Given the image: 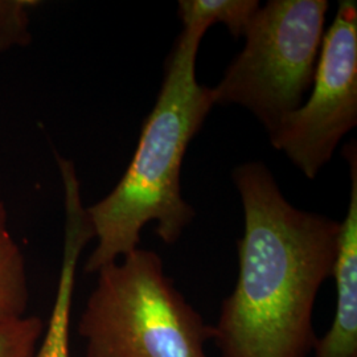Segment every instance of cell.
Returning a JSON list of instances; mask_svg holds the SVG:
<instances>
[{
    "label": "cell",
    "mask_w": 357,
    "mask_h": 357,
    "mask_svg": "<svg viewBox=\"0 0 357 357\" xmlns=\"http://www.w3.org/2000/svg\"><path fill=\"white\" fill-rule=\"evenodd\" d=\"M245 229L238 278L213 327L221 357H307L318 337L312 314L332 277L340 222L295 208L262 162L233 171Z\"/></svg>",
    "instance_id": "6da1fadb"
},
{
    "label": "cell",
    "mask_w": 357,
    "mask_h": 357,
    "mask_svg": "<svg viewBox=\"0 0 357 357\" xmlns=\"http://www.w3.org/2000/svg\"><path fill=\"white\" fill-rule=\"evenodd\" d=\"M209 28L204 22L183 23L126 172L113 191L86 208L97 246L85 273L97 274L138 249L142 230L151 221L159 238L172 245L195 218V209L183 199L180 175L188 144L216 105L213 89L196 77L197 52Z\"/></svg>",
    "instance_id": "7a4b0ae2"
},
{
    "label": "cell",
    "mask_w": 357,
    "mask_h": 357,
    "mask_svg": "<svg viewBox=\"0 0 357 357\" xmlns=\"http://www.w3.org/2000/svg\"><path fill=\"white\" fill-rule=\"evenodd\" d=\"M78 332L86 357H208L213 327L188 303L153 250L97 271Z\"/></svg>",
    "instance_id": "3957f363"
},
{
    "label": "cell",
    "mask_w": 357,
    "mask_h": 357,
    "mask_svg": "<svg viewBox=\"0 0 357 357\" xmlns=\"http://www.w3.org/2000/svg\"><path fill=\"white\" fill-rule=\"evenodd\" d=\"M327 0H270L243 32L245 47L212 88L216 105H238L268 134L305 102L324 36Z\"/></svg>",
    "instance_id": "277c9868"
},
{
    "label": "cell",
    "mask_w": 357,
    "mask_h": 357,
    "mask_svg": "<svg viewBox=\"0 0 357 357\" xmlns=\"http://www.w3.org/2000/svg\"><path fill=\"white\" fill-rule=\"evenodd\" d=\"M357 125V4L342 0L324 32L307 102L287 115L268 138L308 178H315Z\"/></svg>",
    "instance_id": "5b68a950"
},
{
    "label": "cell",
    "mask_w": 357,
    "mask_h": 357,
    "mask_svg": "<svg viewBox=\"0 0 357 357\" xmlns=\"http://www.w3.org/2000/svg\"><path fill=\"white\" fill-rule=\"evenodd\" d=\"M56 159L64 185V250L51 318L45 324L43 342L33 357H69V328L77 265L84 248L94 238L89 215L81 200L76 166L61 155L56 153Z\"/></svg>",
    "instance_id": "8992f818"
},
{
    "label": "cell",
    "mask_w": 357,
    "mask_h": 357,
    "mask_svg": "<svg viewBox=\"0 0 357 357\" xmlns=\"http://www.w3.org/2000/svg\"><path fill=\"white\" fill-rule=\"evenodd\" d=\"M349 166L351 193L344 221L340 222L337 255L332 270L336 281V312L331 328L318 339L315 357H357V147L343 150Z\"/></svg>",
    "instance_id": "52a82bcc"
},
{
    "label": "cell",
    "mask_w": 357,
    "mask_h": 357,
    "mask_svg": "<svg viewBox=\"0 0 357 357\" xmlns=\"http://www.w3.org/2000/svg\"><path fill=\"white\" fill-rule=\"evenodd\" d=\"M29 301L26 259L8 228L0 202V324L26 317Z\"/></svg>",
    "instance_id": "ba28073f"
},
{
    "label": "cell",
    "mask_w": 357,
    "mask_h": 357,
    "mask_svg": "<svg viewBox=\"0 0 357 357\" xmlns=\"http://www.w3.org/2000/svg\"><path fill=\"white\" fill-rule=\"evenodd\" d=\"M258 8V0H180L178 17L181 23L204 22L211 26L222 23L233 38H240Z\"/></svg>",
    "instance_id": "9c48e42d"
},
{
    "label": "cell",
    "mask_w": 357,
    "mask_h": 357,
    "mask_svg": "<svg viewBox=\"0 0 357 357\" xmlns=\"http://www.w3.org/2000/svg\"><path fill=\"white\" fill-rule=\"evenodd\" d=\"M45 324L38 317H23L0 324V357H33Z\"/></svg>",
    "instance_id": "30bf717a"
},
{
    "label": "cell",
    "mask_w": 357,
    "mask_h": 357,
    "mask_svg": "<svg viewBox=\"0 0 357 357\" xmlns=\"http://www.w3.org/2000/svg\"><path fill=\"white\" fill-rule=\"evenodd\" d=\"M33 0H0V52L29 41V11Z\"/></svg>",
    "instance_id": "8fae6325"
}]
</instances>
